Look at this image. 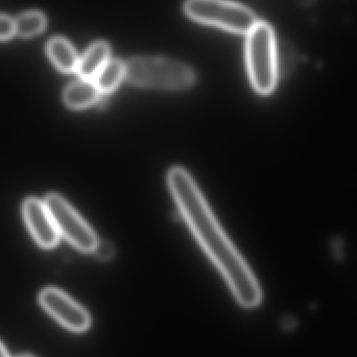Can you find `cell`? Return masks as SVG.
<instances>
[{"instance_id": "14", "label": "cell", "mask_w": 357, "mask_h": 357, "mask_svg": "<svg viewBox=\"0 0 357 357\" xmlns=\"http://www.w3.org/2000/svg\"><path fill=\"white\" fill-rule=\"evenodd\" d=\"M15 33V21L10 17L0 15V41L10 39Z\"/></svg>"}, {"instance_id": "11", "label": "cell", "mask_w": 357, "mask_h": 357, "mask_svg": "<svg viewBox=\"0 0 357 357\" xmlns=\"http://www.w3.org/2000/svg\"><path fill=\"white\" fill-rule=\"evenodd\" d=\"M125 79L126 63L117 59H110L93 81L100 93L109 94L116 90Z\"/></svg>"}, {"instance_id": "12", "label": "cell", "mask_w": 357, "mask_h": 357, "mask_svg": "<svg viewBox=\"0 0 357 357\" xmlns=\"http://www.w3.org/2000/svg\"><path fill=\"white\" fill-rule=\"evenodd\" d=\"M46 19L40 12H27L15 21V31L21 37L29 38L43 31Z\"/></svg>"}, {"instance_id": "6", "label": "cell", "mask_w": 357, "mask_h": 357, "mask_svg": "<svg viewBox=\"0 0 357 357\" xmlns=\"http://www.w3.org/2000/svg\"><path fill=\"white\" fill-rule=\"evenodd\" d=\"M39 302L52 318L68 331L84 333L91 325L89 312L61 289L54 287L43 289L40 293Z\"/></svg>"}, {"instance_id": "4", "label": "cell", "mask_w": 357, "mask_h": 357, "mask_svg": "<svg viewBox=\"0 0 357 357\" xmlns=\"http://www.w3.org/2000/svg\"><path fill=\"white\" fill-rule=\"evenodd\" d=\"M184 10L197 22L237 35H248L259 21L249 8L231 0H186Z\"/></svg>"}, {"instance_id": "7", "label": "cell", "mask_w": 357, "mask_h": 357, "mask_svg": "<svg viewBox=\"0 0 357 357\" xmlns=\"http://www.w3.org/2000/svg\"><path fill=\"white\" fill-rule=\"evenodd\" d=\"M23 215L31 235L40 247L52 249L58 245L60 233L45 202L29 197L23 204Z\"/></svg>"}, {"instance_id": "13", "label": "cell", "mask_w": 357, "mask_h": 357, "mask_svg": "<svg viewBox=\"0 0 357 357\" xmlns=\"http://www.w3.org/2000/svg\"><path fill=\"white\" fill-rule=\"evenodd\" d=\"M92 254L98 259L102 260V261H108V260H111L114 257L115 249L112 243H109V241H98V245H96V249L92 252Z\"/></svg>"}, {"instance_id": "15", "label": "cell", "mask_w": 357, "mask_h": 357, "mask_svg": "<svg viewBox=\"0 0 357 357\" xmlns=\"http://www.w3.org/2000/svg\"><path fill=\"white\" fill-rule=\"evenodd\" d=\"M0 357H10L1 342H0Z\"/></svg>"}, {"instance_id": "1", "label": "cell", "mask_w": 357, "mask_h": 357, "mask_svg": "<svg viewBox=\"0 0 357 357\" xmlns=\"http://www.w3.org/2000/svg\"><path fill=\"white\" fill-rule=\"evenodd\" d=\"M167 184L183 220L224 277L236 301L245 308L259 305L262 293L257 279L225 232L192 176L184 167H174L167 174Z\"/></svg>"}, {"instance_id": "10", "label": "cell", "mask_w": 357, "mask_h": 357, "mask_svg": "<svg viewBox=\"0 0 357 357\" xmlns=\"http://www.w3.org/2000/svg\"><path fill=\"white\" fill-rule=\"evenodd\" d=\"M48 56L54 66L65 73L77 71L79 56L73 46L64 38L56 37L50 40L47 45Z\"/></svg>"}, {"instance_id": "9", "label": "cell", "mask_w": 357, "mask_h": 357, "mask_svg": "<svg viewBox=\"0 0 357 357\" xmlns=\"http://www.w3.org/2000/svg\"><path fill=\"white\" fill-rule=\"evenodd\" d=\"M111 48L106 42H96L79 59L77 73L81 79L93 81L102 67L110 60Z\"/></svg>"}, {"instance_id": "3", "label": "cell", "mask_w": 357, "mask_h": 357, "mask_svg": "<svg viewBox=\"0 0 357 357\" xmlns=\"http://www.w3.org/2000/svg\"><path fill=\"white\" fill-rule=\"evenodd\" d=\"M250 81L257 93L268 96L274 91L278 79L276 38L272 26L258 21L247 35L245 44Z\"/></svg>"}, {"instance_id": "8", "label": "cell", "mask_w": 357, "mask_h": 357, "mask_svg": "<svg viewBox=\"0 0 357 357\" xmlns=\"http://www.w3.org/2000/svg\"><path fill=\"white\" fill-rule=\"evenodd\" d=\"M100 93L94 81L83 79L69 85L64 91V102L73 110L89 108L100 100Z\"/></svg>"}, {"instance_id": "16", "label": "cell", "mask_w": 357, "mask_h": 357, "mask_svg": "<svg viewBox=\"0 0 357 357\" xmlns=\"http://www.w3.org/2000/svg\"><path fill=\"white\" fill-rule=\"evenodd\" d=\"M17 357H35V356H29V354H21V356H19Z\"/></svg>"}, {"instance_id": "5", "label": "cell", "mask_w": 357, "mask_h": 357, "mask_svg": "<svg viewBox=\"0 0 357 357\" xmlns=\"http://www.w3.org/2000/svg\"><path fill=\"white\" fill-rule=\"evenodd\" d=\"M45 204L54 218L60 236L62 235L79 251L92 253L100 239L75 208L58 193L48 195Z\"/></svg>"}, {"instance_id": "2", "label": "cell", "mask_w": 357, "mask_h": 357, "mask_svg": "<svg viewBox=\"0 0 357 357\" xmlns=\"http://www.w3.org/2000/svg\"><path fill=\"white\" fill-rule=\"evenodd\" d=\"M126 79L137 87L181 91L195 85V73L180 61L161 56H137L126 62Z\"/></svg>"}]
</instances>
